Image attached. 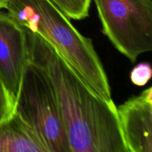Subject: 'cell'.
Instances as JSON below:
<instances>
[{"mask_svg":"<svg viewBox=\"0 0 152 152\" xmlns=\"http://www.w3.org/2000/svg\"><path fill=\"white\" fill-rule=\"evenodd\" d=\"M152 75L151 66L148 62H141L137 65L131 72V80L137 86H144L147 84Z\"/></svg>","mask_w":152,"mask_h":152,"instance_id":"cell-9","label":"cell"},{"mask_svg":"<svg viewBox=\"0 0 152 152\" xmlns=\"http://www.w3.org/2000/svg\"><path fill=\"white\" fill-rule=\"evenodd\" d=\"M25 30L28 59L51 80L71 152H128L113 100L95 93L48 42Z\"/></svg>","mask_w":152,"mask_h":152,"instance_id":"cell-1","label":"cell"},{"mask_svg":"<svg viewBox=\"0 0 152 152\" xmlns=\"http://www.w3.org/2000/svg\"><path fill=\"white\" fill-rule=\"evenodd\" d=\"M28 60L25 28L7 12L0 10V78L13 105Z\"/></svg>","mask_w":152,"mask_h":152,"instance_id":"cell-5","label":"cell"},{"mask_svg":"<svg viewBox=\"0 0 152 152\" xmlns=\"http://www.w3.org/2000/svg\"><path fill=\"white\" fill-rule=\"evenodd\" d=\"M6 2H7V0H0V10L1 9H4Z\"/></svg>","mask_w":152,"mask_h":152,"instance_id":"cell-11","label":"cell"},{"mask_svg":"<svg viewBox=\"0 0 152 152\" xmlns=\"http://www.w3.org/2000/svg\"><path fill=\"white\" fill-rule=\"evenodd\" d=\"M13 111V99L0 78V122L7 119Z\"/></svg>","mask_w":152,"mask_h":152,"instance_id":"cell-10","label":"cell"},{"mask_svg":"<svg viewBox=\"0 0 152 152\" xmlns=\"http://www.w3.org/2000/svg\"><path fill=\"white\" fill-rule=\"evenodd\" d=\"M38 134L48 152H71L51 80L39 65L28 60L13 105Z\"/></svg>","mask_w":152,"mask_h":152,"instance_id":"cell-3","label":"cell"},{"mask_svg":"<svg viewBox=\"0 0 152 152\" xmlns=\"http://www.w3.org/2000/svg\"><path fill=\"white\" fill-rule=\"evenodd\" d=\"M0 152H48L35 131L14 111L0 122Z\"/></svg>","mask_w":152,"mask_h":152,"instance_id":"cell-7","label":"cell"},{"mask_svg":"<svg viewBox=\"0 0 152 152\" xmlns=\"http://www.w3.org/2000/svg\"><path fill=\"white\" fill-rule=\"evenodd\" d=\"M69 19L81 20L89 15L91 0H51Z\"/></svg>","mask_w":152,"mask_h":152,"instance_id":"cell-8","label":"cell"},{"mask_svg":"<svg viewBox=\"0 0 152 152\" xmlns=\"http://www.w3.org/2000/svg\"><path fill=\"white\" fill-rule=\"evenodd\" d=\"M128 152H152V88L117 107Z\"/></svg>","mask_w":152,"mask_h":152,"instance_id":"cell-6","label":"cell"},{"mask_svg":"<svg viewBox=\"0 0 152 152\" xmlns=\"http://www.w3.org/2000/svg\"><path fill=\"white\" fill-rule=\"evenodd\" d=\"M102 31L132 63L152 50L151 0H93Z\"/></svg>","mask_w":152,"mask_h":152,"instance_id":"cell-4","label":"cell"},{"mask_svg":"<svg viewBox=\"0 0 152 152\" xmlns=\"http://www.w3.org/2000/svg\"><path fill=\"white\" fill-rule=\"evenodd\" d=\"M4 9L21 26L48 42L95 93L112 100L108 77L91 39L79 32L51 0H7Z\"/></svg>","mask_w":152,"mask_h":152,"instance_id":"cell-2","label":"cell"}]
</instances>
